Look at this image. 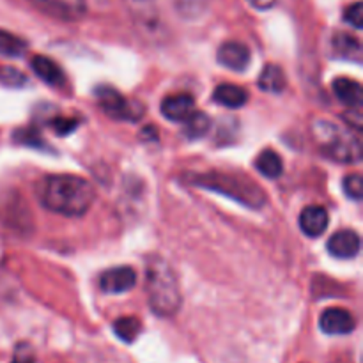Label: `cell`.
<instances>
[{
  "label": "cell",
  "mask_w": 363,
  "mask_h": 363,
  "mask_svg": "<svg viewBox=\"0 0 363 363\" xmlns=\"http://www.w3.org/2000/svg\"><path fill=\"white\" fill-rule=\"evenodd\" d=\"M43 206L64 216H80L94 202V188L87 179L73 174L46 176L39 184Z\"/></svg>",
  "instance_id": "cell-1"
},
{
  "label": "cell",
  "mask_w": 363,
  "mask_h": 363,
  "mask_svg": "<svg viewBox=\"0 0 363 363\" xmlns=\"http://www.w3.org/2000/svg\"><path fill=\"white\" fill-rule=\"evenodd\" d=\"M145 293L151 311L160 318H170L181 308V289L172 266L152 255L145 266Z\"/></svg>",
  "instance_id": "cell-2"
},
{
  "label": "cell",
  "mask_w": 363,
  "mask_h": 363,
  "mask_svg": "<svg viewBox=\"0 0 363 363\" xmlns=\"http://www.w3.org/2000/svg\"><path fill=\"white\" fill-rule=\"evenodd\" d=\"M311 131L319 151L333 162L357 163L362 160V140L351 128L328 119H314Z\"/></svg>",
  "instance_id": "cell-3"
},
{
  "label": "cell",
  "mask_w": 363,
  "mask_h": 363,
  "mask_svg": "<svg viewBox=\"0 0 363 363\" xmlns=\"http://www.w3.org/2000/svg\"><path fill=\"white\" fill-rule=\"evenodd\" d=\"M190 183L204 190L216 191L220 195L234 199L240 204L247 208L259 209L264 206L266 194L261 190L259 184L254 181L247 179L243 176L225 172H204V174H191Z\"/></svg>",
  "instance_id": "cell-4"
},
{
  "label": "cell",
  "mask_w": 363,
  "mask_h": 363,
  "mask_svg": "<svg viewBox=\"0 0 363 363\" xmlns=\"http://www.w3.org/2000/svg\"><path fill=\"white\" fill-rule=\"evenodd\" d=\"M96 101L101 106L103 112L117 121H128V123H137L142 119L145 108L137 99H128L110 85H99L94 91Z\"/></svg>",
  "instance_id": "cell-5"
},
{
  "label": "cell",
  "mask_w": 363,
  "mask_h": 363,
  "mask_svg": "<svg viewBox=\"0 0 363 363\" xmlns=\"http://www.w3.org/2000/svg\"><path fill=\"white\" fill-rule=\"evenodd\" d=\"M35 9L59 21H78L87 13L85 0H28Z\"/></svg>",
  "instance_id": "cell-6"
},
{
  "label": "cell",
  "mask_w": 363,
  "mask_h": 363,
  "mask_svg": "<svg viewBox=\"0 0 363 363\" xmlns=\"http://www.w3.org/2000/svg\"><path fill=\"white\" fill-rule=\"evenodd\" d=\"M137 284V273L130 266H119V268L108 269L99 279V287L108 294H121L131 291Z\"/></svg>",
  "instance_id": "cell-7"
},
{
  "label": "cell",
  "mask_w": 363,
  "mask_h": 363,
  "mask_svg": "<svg viewBox=\"0 0 363 363\" xmlns=\"http://www.w3.org/2000/svg\"><path fill=\"white\" fill-rule=\"evenodd\" d=\"M319 326L326 335H347L354 330L357 321L346 308H326L319 318Z\"/></svg>",
  "instance_id": "cell-8"
},
{
  "label": "cell",
  "mask_w": 363,
  "mask_h": 363,
  "mask_svg": "<svg viewBox=\"0 0 363 363\" xmlns=\"http://www.w3.org/2000/svg\"><path fill=\"white\" fill-rule=\"evenodd\" d=\"M218 62L230 71H245L250 64V50L240 41H227L218 48Z\"/></svg>",
  "instance_id": "cell-9"
},
{
  "label": "cell",
  "mask_w": 363,
  "mask_h": 363,
  "mask_svg": "<svg viewBox=\"0 0 363 363\" xmlns=\"http://www.w3.org/2000/svg\"><path fill=\"white\" fill-rule=\"evenodd\" d=\"M328 252L333 257L353 259L357 257L362 248L360 236L354 230H339L328 240Z\"/></svg>",
  "instance_id": "cell-10"
},
{
  "label": "cell",
  "mask_w": 363,
  "mask_h": 363,
  "mask_svg": "<svg viewBox=\"0 0 363 363\" xmlns=\"http://www.w3.org/2000/svg\"><path fill=\"white\" fill-rule=\"evenodd\" d=\"M195 112V99L190 94H174L162 101V113L174 123H184Z\"/></svg>",
  "instance_id": "cell-11"
},
{
  "label": "cell",
  "mask_w": 363,
  "mask_h": 363,
  "mask_svg": "<svg viewBox=\"0 0 363 363\" xmlns=\"http://www.w3.org/2000/svg\"><path fill=\"white\" fill-rule=\"evenodd\" d=\"M330 215L323 206H308L300 215V229L308 238H319L328 229Z\"/></svg>",
  "instance_id": "cell-12"
},
{
  "label": "cell",
  "mask_w": 363,
  "mask_h": 363,
  "mask_svg": "<svg viewBox=\"0 0 363 363\" xmlns=\"http://www.w3.org/2000/svg\"><path fill=\"white\" fill-rule=\"evenodd\" d=\"M333 92H335L337 99L342 101L344 105L350 106L353 110H360L363 103V89L360 82L353 80V78L340 77L333 80Z\"/></svg>",
  "instance_id": "cell-13"
},
{
  "label": "cell",
  "mask_w": 363,
  "mask_h": 363,
  "mask_svg": "<svg viewBox=\"0 0 363 363\" xmlns=\"http://www.w3.org/2000/svg\"><path fill=\"white\" fill-rule=\"evenodd\" d=\"M30 67L45 84L60 87L64 84V73L55 60L48 59L45 55H34L30 59Z\"/></svg>",
  "instance_id": "cell-14"
},
{
  "label": "cell",
  "mask_w": 363,
  "mask_h": 363,
  "mask_svg": "<svg viewBox=\"0 0 363 363\" xmlns=\"http://www.w3.org/2000/svg\"><path fill=\"white\" fill-rule=\"evenodd\" d=\"M332 48L335 57L351 60V62H362V45L354 35L347 32H335L332 38Z\"/></svg>",
  "instance_id": "cell-15"
},
{
  "label": "cell",
  "mask_w": 363,
  "mask_h": 363,
  "mask_svg": "<svg viewBox=\"0 0 363 363\" xmlns=\"http://www.w3.org/2000/svg\"><path fill=\"white\" fill-rule=\"evenodd\" d=\"M213 99H215L218 105L227 106V108H241L243 105H247L248 94L243 87L233 84H222L215 89L213 92Z\"/></svg>",
  "instance_id": "cell-16"
},
{
  "label": "cell",
  "mask_w": 363,
  "mask_h": 363,
  "mask_svg": "<svg viewBox=\"0 0 363 363\" xmlns=\"http://www.w3.org/2000/svg\"><path fill=\"white\" fill-rule=\"evenodd\" d=\"M257 84L261 91L269 92V94H280L286 89L287 78L282 67L277 66V64H268L259 74Z\"/></svg>",
  "instance_id": "cell-17"
},
{
  "label": "cell",
  "mask_w": 363,
  "mask_h": 363,
  "mask_svg": "<svg viewBox=\"0 0 363 363\" xmlns=\"http://www.w3.org/2000/svg\"><path fill=\"white\" fill-rule=\"evenodd\" d=\"M255 169L268 179H277V177L282 176V158L272 149H266V151L259 152V156L255 158Z\"/></svg>",
  "instance_id": "cell-18"
},
{
  "label": "cell",
  "mask_w": 363,
  "mask_h": 363,
  "mask_svg": "<svg viewBox=\"0 0 363 363\" xmlns=\"http://www.w3.org/2000/svg\"><path fill=\"white\" fill-rule=\"evenodd\" d=\"M174 9L184 20H197L206 13L211 0H172Z\"/></svg>",
  "instance_id": "cell-19"
},
{
  "label": "cell",
  "mask_w": 363,
  "mask_h": 363,
  "mask_svg": "<svg viewBox=\"0 0 363 363\" xmlns=\"http://www.w3.org/2000/svg\"><path fill=\"white\" fill-rule=\"evenodd\" d=\"M142 325L137 318H119L113 323V332L123 342L131 344L140 335Z\"/></svg>",
  "instance_id": "cell-20"
},
{
  "label": "cell",
  "mask_w": 363,
  "mask_h": 363,
  "mask_svg": "<svg viewBox=\"0 0 363 363\" xmlns=\"http://www.w3.org/2000/svg\"><path fill=\"white\" fill-rule=\"evenodd\" d=\"M211 119L206 113L195 110L186 121H184V135L188 138H202L209 131Z\"/></svg>",
  "instance_id": "cell-21"
},
{
  "label": "cell",
  "mask_w": 363,
  "mask_h": 363,
  "mask_svg": "<svg viewBox=\"0 0 363 363\" xmlns=\"http://www.w3.org/2000/svg\"><path fill=\"white\" fill-rule=\"evenodd\" d=\"M27 50V43L7 30H0V55L20 57Z\"/></svg>",
  "instance_id": "cell-22"
},
{
  "label": "cell",
  "mask_w": 363,
  "mask_h": 363,
  "mask_svg": "<svg viewBox=\"0 0 363 363\" xmlns=\"http://www.w3.org/2000/svg\"><path fill=\"white\" fill-rule=\"evenodd\" d=\"M0 84L13 89L23 87L27 85V74L13 66H2L0 67Z\"/></svg>",
  "instance_id": "cell-23"
},
{
  "label": "cell",
  "mask_w": 363,
  "mask_h": 363,
  "mask_svg": "<svg viewBox=\"0 0 363 363\" xmlns=\"http://www.w3.org/2000/svg\"><path fill=\"white\" fill-rule=\"evenodd\" d=\"M14 142H18V144L28 145V147L46 149V145H45V142H43L41 135H39L38 130H34V128H21V130L14 131Z\"/></svg>",
  "instance_id": "cell-24"
},
{
  "label": "cell",
  "mask_w": 363,
  "mask_h": 363,
  "mask_svg": "<svg viewBox=\"0 0 363 363\" xmlns=\"http://www.w3.org/2000/svg\"><path fill=\"white\" fill-rule=\"evenodd\" d=\"M344 191L350 199H354V201H360L363 195V181L360 174H351V176L344 177Z\"/></svg>",
  "instance_id": "cell-25"
},
{
  "label": "cell",
  "mask_w": 363,
  "mask_h": 363,
  "mask_svg": "<svg viewBox=\"0 0 363 363\" xmlns=\"http://www.w3.org/2000/svg\"><path fill=\"white\" fill-rule=\"evenodd\" d=\"M50 126L53 128L57 135L60 137H66V135L73 133L78 128V119H73V117H55V119L50 121Z\"/></svg>",
  "instance_id": "cell-26"
},
{
  "label": "cell",
  "mask_w": 363,
  "mask_h": 363,
  "mask_svg": "<svg viewBox=\"0 0 363 363\" xmlns=\"http://www.w3.org/2000/svg\"><path fill=\"white\" fill-rule=\"evenodd\" d=\"M344 21L350 25H353L354 28L363 27V6L362 2H354L344 11Z\"/></svg>",
  "instance_id": "cell-27"
},
{
  "label": "cell",
  "mask_w": 363,
  "mask_h": 363,
  "mask_svg": "<svg viewBox=\"0 0 363 363\" xmlns=\"http://www.w3.org/2000/svg\"><path fill=\"white\" fill-rule=\"evenodd\" d=\"M11 363H35V360H34V354H32V351L28 350L27 346H21L20 350L16 351V354H14L13 362Z\"/></svg>",
  "instance_id": "cell-28"
},
{
  "label": "cell",
  "mask_w": 363,
  "mask_h": 363,
  "mask_svg": "<svg viewBox=\"0 0 363 363\" xmlns=\"http://www.w3.org/2000/svg\"><path fill=\"white\" fill-rule=\"evenodd\" d=\"M247 2L250 4L252 7H255V9L266 11V9H272L279 0H247Z\"/></svg>",
  "instance_id": "cell-29"
}]
</instances>
